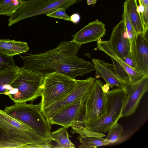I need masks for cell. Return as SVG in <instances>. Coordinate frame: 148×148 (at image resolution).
<instances>
[{"label":"cell","mask_w":148,"mask_h":148,"mask_svg":"<svg viewBox=\"0 0 148 148\" xmlns=\"http://www.w3.org/2000/svg\"><path fill=\"white\" fill-rule=\"evenodd\" d=\"M81 46L72 40L61 42L56 47L45 52L20 56L25 69L43 77L57 72L75 79L95 70L92 62L77 56Z\"/></svg>","instance_id":"obj_1"},{"label":"cell","mask_w":148,"mask_h":148,"mask_svg":"<svg viewBox=\"0 0 148 148\" xmlns=\"http://www.w3.org/2000/svg\"><path fill=\"white\" fill-rule=\"evenodd\" d=\"M127 95L125 88H116L106 92L105 115L101 119L83 125H72L71 132L83 137H103L109 129L122 116V109Z\"/></svg>","instance_id":"obj_2"},{"label":"cell","mask_w":148,"mask_h":148,"mask_svg":"<svg viewBox=\"0 0 148 148\" xmlns=\"http://www.w3.org/2000/svg\"><path fill=\"white\" fill-rule=\"evenodd\" d=\"M47 140L32 130H25L12 124L7 114L0 109V148H41Z\"/></svg>","instance_id":"obj_3"},{"label":"cell","mask_w":148,"mask_h":148,"mask_svg":"<svg viewBox=\"0 0 148 148\" xmlns=\"http://www.w3.org/2000/svg\"><path fill=\"white\" fill-rule=\"evenodd\" d=\"M3 111L25 124L40 136L53 141L51 125L45 117L40 103L37 105L15 103L6 106Z\"/></svg>","instance_id":"obj_4"},{"label":"cell","mask_w":148,"mask_h":148,"mask_svg":"<svg viewBox=\"0 0 148 148\" xmlns=\"http://www.w3.org/2000/svg\"><path fill=\"white\" fill-rule=\"evenodd\" d=\"M43 81L41 75L20 67L18 75L4 95L14 103L32 102L41 96Z\"/></svg>","instance_id":"obj_5"},{"label":"cell","mask_w":148,"mask_h":148,"mask_svg":"<svg viewBox=\"0 0 148 148\" xmlns=\"http://www.w3.org/2000/svg\"><path fill=\"white\" fill-rule=\"evenodd\" d=\"M77 79L55 72L43 77L40 103L41 110L60 100L75 88Z\"/></svg>","instance_id":"obj_6"},{"label":"cell","mask_w":148,"mask_h":148,"mask_svg":"<svg viewBox=\"0 0 148 148\" xmlns=\"http://www.w3.org/2000/svg\"><path fill=\"white\" fill-rule=\"evenodd\" d=\"M82 0H28L10 16L8 26L25 19L42 14H47L58 8L66 10L71 5Z\"/></svg>","instance_id":"obj_7"},{"label":"cell","mask_w":148,"mask_h":148,"mask_svg":"<svg viewBox=\"0 0 148 148\" xmlns=\"http://www.w3.org/2000/svg\"><path fill=\"white\" fill-rule=\"evenodd\" d=\"M103 85L100 80H95L87 94L84 113L81 120L74 122L72 125L90 124L101 119L104 116L106 100V92L103 89Z\"/></svg>","instance_id":"obj_8"},{"label":"cell","mask_w":148,"mask_h":148,"mask_svg":"<svg viewBox=\"0 0 148 148\" xmlns=\"http://www.w3.org/2000/svg\"><path fill=\"white\" fill-rule=\"evenodd\" d=\"M95 80L94 78L91 77L85 80L77 79L76 86L68 94L60 100L42 110L48 122L62 108L80 99L85 96L90 89Z\"/></svg>","instance_id":"obj_9"},{"label":"cell","mask_w":148,"mask_h":148,"mask_svg":"<svg viewBox=\"0 0 148 148\" xmlns=\"http://www.w3.org/2000/svg\"><path fill=\"white\" fill-rule=\"evenodd\" d=\"M125 88L127 95L122 109V117H128L136 112L142 98L147 91L148 77L128 83Z\"/></svg>","instance_id":"obj_10"},{"label":"cell","mask_w":148,"mask_h":148,"mask_svg":"<svg viewBox=\"0 0 148 148\" xmlns=\"http://www.w3.org/2000/svg\"><path fill=\"white\" fill-rule=\"evenodd\" d=\"M86 95L62 108L50 119L49 123L51 125H59L67 129L74 122L80 121L84 114Z\"/></svg>","instance_id":"obj_11"},{"label":"cell","mask_w":148,"mask_h":148,"mask_svg":"<svg viewBox=\"0 0 148 148\" xmlns=\"http://www.w3.org/2000/svg\"><path fill=\"white\" fill-rule=\"evenodd\" d=\"M147 33L137 34L130 46L135 69L145 77H148V43L145 36Z\"/></svg>","instance_id":"obj_12"},{"label":"cell","mask_w":148,"mask_h":148,"mask_svg":"<svg viewBox=\"0 0 148 148\" xmlns=\"http://www.w3.org/2000/svg\"><path fill=\"white\" fill-rule=\"evenodd\" d=\"M108 41L112 50L121 59L130 55V42L123 19L113 28Z\"/></svg>","instance_id":"obj_13"},{"label":"cell","mask_w":148,"mask_h":148,"mask_svg":"<svg viewBox=\"0 0 148 148\" xmlns=\"http://www.w3.org/2000/svg\"><path fill=\"white\" fill-rule=\"evenodd\" d=\"M105 25L101 21L96 19L89 23L74 36L72 41L81 45L97 41L105 35Z\"/></svg>","instance_id":"obj_14"},{"label":"cell","mask_w":148,"mask_h":148,"mask_svg":"<svg viewBox=\"0 0 148 148\" xmlns=\"http://www.w3.org/2000/svg\"><path fill=\"white\" fill-rule=\"evenodd\" d=\"M92 62L95 67L94 78L95 79L99 77L102 78L112 88L114 86L118 88L125 87L128 83L115 74L113 70V65L95 58L92 59Z\"/></svg>","instance_id":"obj_15"},{"label":"cell","mask_w":148,"mask_h":148,"mask_svg":"<svg viewBox=\"0 0 148 148\" xmlns=\"http://www.w3.org/2000/svg\"><path fill=\"white\" fill-rule=\"evenodd\" d=\"M97 49L104 52L120 65L128 74L130 82H134L144 76L135 69L127 65L111 49L108 41L99 39L97 42Z\"/></svg>","instance_id":"obj_16"},{"label":"cell","mask_w":148,"mask_h":148,"mask_svg":"<svg viewBox=\"0 0 148 148\" xmlns=\"http://www.w3.org/2000/svg\"><path fill=\"white\" fill-rule=\"evenodd\" d=\"M128 14L134 30L137 34L145 35V32L144 24L138 9L137 0H125Z\"/></svg>","instance_id":"obj_17"},{"label":"cell","mask_w":148,"mask_h":148,"mask_svg":"<svg viewBox=\"0 0 148 148\" xmlns=\"http://www.w3.org/2000/svg\"><path fill=\"white\" fill-rule=\"evenodd\" d=\"M29 47L25 42L0 39V53L10 57L19 55L29 50Z\"/></svg>","instance_id":"obj_18"},{"label":"cell","mask_w":148,"mask_h":148,"mask_svg":"<svg viewBox=\"0 0 148 148\" xmlns=\"http://www.w3.org/2000/svg\"><path fill=\"white\" fill-rule=\"evenodd\" d=\"M19 67L15 66L0 72V95H4L18 75Z\"/></svg>","instance_id":"obj_19"},{"label":"cell","mask_w":148,"mask_h":148,"mask_svg":"<svg viewBox=\"0 0 148 148\" xmlns=\"http://www.w3.org/2000/svg\"><path fill=\"white\" fill-rule=\"evenodd\" d=\"M53 141L56 142L53 144L52 148L75 147V145L70 140V136L67 130L61 127L52 132Z\"/></svg>","instance_id":"obj_20"},{"label":"cell","mask_w":148,"mask_h":148,"mask_svg":"<svg viewBox=\"0 0 148 148\" xmlns=\"http://www.w3.org/2000/svg\"><path fill=\"white\" fill-rule=\"evenodd\" d=\"M26 1L23 0H0V15L10 16Z\"/></svg>","instance_id":"obj_21"},{"label":"cell","mask_w":148,"mask_h":148,"mask_svg":"<svg viewBox=\"0 0 148 148\" xmlns=\"http://www.w3.org/2000/svg\"><path fill=\"white\" fill-rule=\"evenodd\" d=\"M77 139L81 143V145L78 147L80 148H95L98 147L111 144L105 138L102 137L92 136L83 137L79 135Z\"/></svg>","instance_id":"obj_22"},{"label":"cell","mask_w":148,"mask_h":148,"mask_svg":"<svg viewBox=\"0 0 148 148\" xmlns=\"http://www.w3.org/2000/svg\"><path fill=\"white\" fill-rule=\"evenodd\" d=\"M131 46L132 42L137 34L135 31L130 18L127 7L125 3L123 4V11L122 15Z\"/></svg>","instance_id":"obj_23"},{"label":"cell","mask_w":148,"mask_h":148,"mask_svg":"<svg viewBox=\"0 0 148 148\" xmlns=\"http://www.w3.org/2000/svg\"><path fill=\"white\" fill-rule=\"evenodd\" d=\"M107 132L108 135L105 139L112 144L120 138L123 133L124 130L123 126L117 122L112 126Z\"/></svg>","instance_id":"obj_24"},{"label":"cell","mask_w":148,"mask_h":148,"mask_svg":"<svg viewBox=\"0 0 148 148\" xmlns=\"http://www.w3.org/2000/svg\"><path fill=\"white\" fill-rule=\"evenodd\" d=\"M138 9L140 13L145 32L148 29V0H138Z\"/></svg>","instance_id":"obj_25"},{"label":"cell","mask_w":148,"mask_h":148,"mask_svg":"<svg viewBox=\"0 0 148 148\" xmlns=\"http://www.w3.org/2000/svg\"><path fill=\"white\" fill-rule=\"evenodd\" d=\"M15 66L13 57L8 56L0 53V72Z\"/></svg>","instance_id":"obj_26"},{"label":"cell","mask_w":148,"mask_h":148,"mask_svg":"<svg viewBox=\"0 0 148 148\" xmlns=\"http://www.w3.org/2000/svg\"><path fill=\"white\" fill-rule=\"evenodd\" d=\"M111 59L113 63V70L115 74L126 83L130 82L129 75L125 69L115 60Z\"/></svg>","instance_id":"obj_27"},{"label":"cell","mask_w":148,"mask_h":148,"mask_svg":"<svg viewBox=\"0 0 148 148\" xmlns=\"http://www.w3.org/2000/svg\"><path fill=\"white\" fill-rule=\"evenodd\" d=\"M66 10L63 8H59L46 15L48 17L71 21L70 16L65 12Z\"/></svg>","instance_id":"obj_28"},{"label":"cell","mask_w":148,"mask_h":148,"mask_svg":"<svg viewBox=\"0 0 148 148\" xmlns=\"http://www.w3.org/2000/svg\"><path fill=\"white\" fill-rule=\"evenodd\" d=\"M127 65L135 69L134 64L130 55L124 57L122 59Z\"/></svg>","instance_id":"obj_29"},{"label":"cell","mask_w":148,"mask_h":148,"mask_svg":"<svg viewBox=\"0 0 148 148\" xmlns=\"http://www.w3.org/2000/svg\"><path fill=\"white\" fill-rule=\"evenodd\" d=\"M71 21L74 23H77L80 21V16L78 13L73 14L70 16Z\"/></svg>","instance_id":"obj_30"},{"label":"cell","mask_w":148,"mask_h":148,"mask_svg":"<svg viewBox=\"0 0 148 148\" xmlns=\"http://www.w3.org/2000/svg\"><path fill=\"white\" fill-rule=\"evenodd\" d=\"M97 1V0H87V4L88 5H90L91 4H95Z\"/></svg>","instance_id":"obj_31"}]
</instances>
